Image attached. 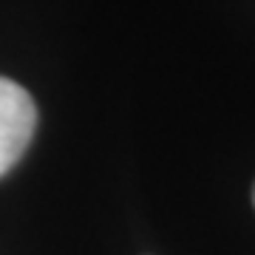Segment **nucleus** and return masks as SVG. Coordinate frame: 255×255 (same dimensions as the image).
Masks as SVG:
<instances>
[{
	"label": "nucleus",
	"mask_w": 255,
	"mask_h": 255,
	"mask_svg": "<svg viewBox=\"0 0 255 255\" xmlns=\"http://www.w3.org/2000/svg\"><path fill=\"white\" fill-rule=\"evenodd\" d=\"M37 128V108L26 88L0 77V176L11 170Z\"/></svg>",
	"instance_id": "nucleus-1"
},
{
	"label": "nucleus",
	"mask_w": 255,
	"mask_h": 255,
	"mask_svg": "<svg viewBox=\"0 0 255 255\" xmlns=\"http://www.w3.org/2000/svg\"><path fill=\"white\" fill-rule=\"evenodd\" d=\"M253 201H255V190H253Z\"/></svg>",
	"instance_id": "nucleus-2"
}]
</instances>
